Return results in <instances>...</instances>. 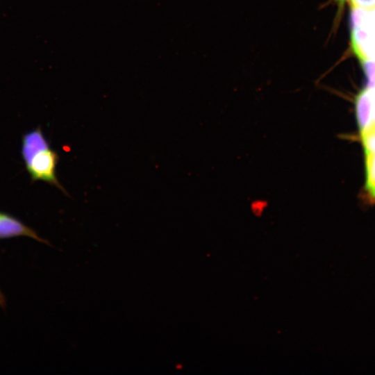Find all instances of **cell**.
Wrapping results in <instances>:
<instances>
[{
    "instance_id": "cell-7",
    "label": "cell",
    "mask_w": 375,
    "mask_h": 375,
    "mask_svg": "<svg viewBox=\"0 0 375 375\" xmlns=\"http://www.w3.org/2000/svg\"><path fill=\"white\" fill-rule=\"evenodd\" d=\"M362 65L367 77V88L375 89V61H362Z\"/></svg>"
},
{
    "instance_id": "cell-5",
    "label": "cell",
    "mask_w": 375,
    "mask_h": 375,
    "mask_svg": "<svg viewBox=\"0 0 375 375\" xmlns=\"http://www.w3.org/2000/svg\"><path fill=\"white\" fill-rule=\"evenodd\" d=\"M365 190L367 197L375 203V153H365Z\"/></svg>"
},
{
    "instance_id": "cell-2",
    "label": "cell",
    "mask_w": 375,
    "mask_h": 375,
    "mask_svg": "<svg viewBox=\"0 0 375 375\" xmlns=\"http://www.w3.org/2000/svg\"><path fill=\"white\" fill-rule=\"evenodd\" d=\"M351 44L361 62L375 61V25L367 10L352 8Z\"/></svg>"
},
{
    "instance_id": "cell-9",
    "label": "cell",
    "mask_w": 375,
    "mask_h": 375,
    "mask_svg": "<svg viewBox=\"0 0 375 375\" xmlns=\"http://www.w3.org/2000/svg\"><path fill=\"white\" fill-rule=\"evenodd\" d=\"M6 305V302H5V299H4V297L3 295L2 294L1 290H0V306L2 307V308H4Z\"/></svg>"
},
{
    "instance_id": "cell-6",
    "label": "cell",
    "mask_w": 375,
    "mask_h": 375,
    "mask_svg": "<svg viewBox=\"0 0 375 375\" xmlns=\"http://www.w3.org/2000/svg\"><path fill=\"white\" fill-rule=\"evenodd\" d=\"M360 138L365 153H375V122L360 131Z\"/></svg>"
},
{
    "instance_id": "cell-3",
    "label": "cell",
    "mask_w": 375,
    "mask_h": 375,
    "mask_svg": "<svg viewBox=\"0 0 375 375\" xmlns=\"http://www.w3.org/2000/svg\"><path fill=\"white\" fill-rule=\"evenodd\" d=\"M22 236L47 244L34 230L21 221L11 215L0 212V239Z\"/></svg>"
},
{
    "instance_id": "cell-8",
    "label": "cell",
    "mask_w": 375,
    "mask_h": 375,
    "mask_svg": "<svg viewBox=\"0 0 375 375\" xmlns=\"http://www.w3.org/2000/svg\"><path fill=\"white\" fill-rule=\"evenodd\" d=\"M339 5L344 2L350 4L351 8H359L367 11L375 10V0H335Z\"/></svg>"
},
{
    "instance_id": "cell-4",
    "label": "cell",
    "mask_w": 375,
    "mask_h": 375,
    "mask_svg": "<svg viewBox=\"0 0 375 375\" xmlns=\"http://www.w3.org/2000/svg\"><path fill=\"white\" fill-rule=\"evenodd\" d=\"M356 117L360 131L372 123V92L368 88L361 90L355 101Z\"/></svg>"
},
{
    "instance_id": "cell-1",
    "label": "cell",
    "mask_w": 375,
    "mask_h": 375,
    "mask_svg": "<svg viewBox=\"0 0 375 375\" xmlns=\"http://www.w3.org/2000/svg\"><path fill=\"white\" fill-rule=\"evenodd\" d=\"M22 153L27 170L33 180L43 181L62 190L56 174L58 155L51 149L39 128L24 135Z\"/></svg>"
}]
</instances>
